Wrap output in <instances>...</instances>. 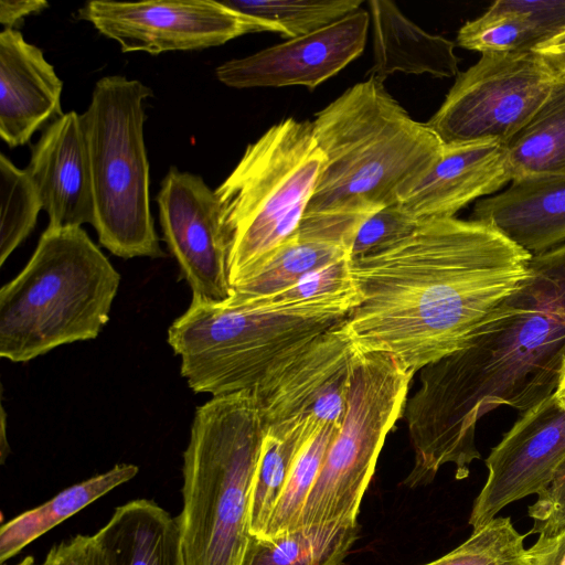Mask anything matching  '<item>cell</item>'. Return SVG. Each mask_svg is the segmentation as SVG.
<instances>
[{"label": "cell", "mask_w": 565, "mask_h": 565, "mask_svg": "<svg viewBox=\"0 0 565 565\" xmlns=\"http://www.w3.org/2000/svg\"><path fill=\"white\" fill-rule=\"evenodd\" d=\"M532 254L488 222L436 217L407 237L350 258L359 305L343 321L358 350L414 375L460 350L530 274Z\"/></svg>", "instance_id": "6da1fadb"}, {"label": "cell", "mask_w": 565, "mask_h": 565, "mask_svg": "<svg viewBox=\"0 0 565 565\" xmlns=\"http://www.w3.org/2000/svg\"><path fill=\"white\" fill-rule=\"evenodd\" d=\"M564 359L565 243L532 255L523 285L467 343L419 371L403 414L414 451L403 484L427 486L445 465L467 478L481 417L499 406L524 413L556 393Z\"/></svg>", "instance_id": "7a4b0ae2"}, {"label": "cell", "mask_w": 565, "mask_h": 565, "mask_svg": "<svg viewBox=\"0 0 565 565\" xmlns=\"http://www.w3.org/2000/svg\"><path fill=\"white\" fill-rule=\"evenodd\" d=\"M312 129L324 164L305 216L367 217L399 203L444 151L435 132L372 78L318 111Z\"/></svg>", "instance_id": "3957f363"}, {"label": "cell", "mask_w": 565, "mask_h": 565, "mask_svg": "<svg viewBox=\"0 0 565 565\" xmlns=\"http://www.w3.org/2000/svg\"><path fill=\"white\" fill-rule=\"evenodd\" d=\"M264 437L250 391L213 396L196 408L177 516L186 565L244 564L254 539L249 505Z\"/></svg>", "instance_id": "277c9868"}, {"label": "cell", "mask_w": 565, "mask_h": 565, "mask_svg": "<svg viewBox=\"0 0 565 565\" xmlns=\"http://www.w3.org/2000/svg\"><path fill=\"white\" fill-rule=\"evenodd\" d=\"M358 289L308 301L233 305L192 297L168 329L181 375L194 393L250 391L281 356L343 321Z\"/></svg>", "instance_id": "5b68a950"}, {"label": "cell", "mask_w": 565, "mask_h": 565, "mask_svg": "<svg viewBox=\"0 0 565 565\" xmlns=\"http://www.w3.org/2000/svg\"><path fill=\"white\" fill-rule=\"evenodd\" d=\"M119 282L82 227H47L24 268L0 289V356L29 362L97 338Z\"/></svg>", "instance_id": "8992f818"}, {"label": "cell", "mask_w": 565, "mask_h": 565, "mask_svg": "<svg viewBox=\"0 0 565 565\" xmlns=\"http://www.w3.org/2000/svg\"><path fill=\"white\" fill-rule=\"evenodd\" d=\"M323 164L308 120L286 118L247 146L215 190L232 287L253 277L297 234Z\"/></svg>", "instance_id": "52a82bcc"}, {"label": "cell", "mask_w": 565, "mask_h": 565, "mask_svg": "<svg viewBox=\"0 0 565 565\" xmlns=\"http://www.w3.org/2000/svg\"><path fill=\"white\" fill-rule=\"evenodd\" d=\"M151 89L121 75L100 78L81 115L87 142L94 228L111 254L163 257L149 198V162L143 139L145 100Z\"/></svg>", "instance_id": "ba28073f"}, {"label": "cell", "mask_w": 565, "mask_h": 565, "mask_svg": "<svg viewBox=\"0 0 565 565\" xmlns=\"http://www.w3.org/2000/svg\"><path fill=\"white\" fill-rule=\"evenodd\" d=\"M412 379L390 354L356 349L345 414L307 498L301 527L358 525L380 452L403 417Z\"/></svg>", "instance_id": "9c48e42d"}, {"label": "cell", "mask_w": 565, "mask_h": 565, "mask_svg": "<svg viewBox=\"0 0 565 565\" xmlns=\"http://www.w3.org/2000/svg\"><path fill=\"white\" fill-rule=\"evenodd\" d=\"M555 77L533 51L482 54L458 73L426 125L445 147L507 145L541 107Z\"/></svg>", "instance_id": "30bf717a"}, {"label": "cell", "mask_w": 565, "mask_h": 565, "mask_svg": "<svg viewBox=\"0 0 565 565\" xmlns=\"http://www.w3.org/2000/svg\"><path fill=\"white\" fill-rule=\"evenodd\" d=\"M343 321L281 356L250 390L265 434L341 425L356 352Z\"/></svg>", "instance_id": "8fae6325"}, {"label": "cell", "mask_w": 565, "mask_h": 565, "mask_svg": "<svg viewBox=\"0 0 565 565\" xmlns=\"http://www.w3.org/2000/svg\"><path fill=\"white\" fill-rule=\"evenodd\" d=\"M79 17L115 40L125 53L201 50L248 33H278L274 24L215 0H94L79 10Z\"/></svg>", "instance_id": "7c38bea8"}, {"label": "cell", "mask_w": 565, "mask_h": 565, "mask_svg": "<svg viewBox=\"0 0 565 565\" xmlns=\"http://www.w3.org/2000/svg\"><path fill=\"white\" fill-rule=\"evenodd\" d=\"M156 200L163 239L192 297L226 301L232 294L230 246L215 191L201 177L171 168Z\"/></svg>", "instance_id": "4fadbf2b"}, {"label": "cell", "mask_w": 565, "mask_h": 565, "mask_svg": "<svg viewBox=\"0 0 565 565\" xmlns=\"http://www.w3.org/2000/svg\"><path fill=\"white\" fill-rule=\"evenodd\" d=\"M486 466L488 479L469 516L472 530L508 504L543 492L565 467V408L556 393L522 413Z\"/></svg>", "instance_id": "5bb4252c"}, {"label": "cell", "mask_w": 565, "mask_h": 565, "mask_svg": "<svg viewBox=\"0 0 565 565\" xmlns=\"http://www.w3.org/2000/svg\"><path fill=\"white\" fill-rule=\"evenodd\" d=\"M370 23V13L360 9L308 35L227 61L216 67V77L233 88L315 89L362 54Z\"/></svg>", "instance_id": "9a60e30c"}, {"label": "cell", "mask_w": 565, "mask_h": 565, "mask_svg": "<svg viewBox=\"0 0 565 565\" xmlns=\"http://www.w3.org/2000/svg\"><path fill=\"white\" fill-rule=\"evenodd\" d=\"M53 228L95 222V202L87 142L81 115L54 119L32 148L25 169Z\"/></svg>", "instance_id": "2e32d148"}, {"label": "cell", "mask_w": 565, "mask_h": 565, "mask_svg": "<svg viewBox=\"0 0 565 565\" xmlns=\"http://www.w3.org/2000/svg\"><path fill=\"white\" fill-rule=\"evenodd\" d=\"M63 82L41 49L15 29L0 33V136L11 148L25 145L58 118Z\"/></svg>", "instance_id": "e0dca14e"}, {"label": "cell", "mask_w": 565, "mask_h": 565, "mask_svg": "<svg viewBox=\"0 0 565 565\" xmlns=\"http://www.w3.org/2000/svg\"><path fill=\"white\" fill-rule=\"evenodd\" d=\"M511 181L504 145L487 141L444 146L438 161L399 203L420 222L452 217Z\"/></svg>", "instance_id": "ac0fdd59"}, {"label": "cell", "mask_w": 565, "mask_h": 565, "mask_svg": "<svg viewBox=\"0 0 565 565\" xmlns=\"http://www.w3.org/2000/svg\"><path fill=\"white\" fill-rule=\"evenodd\" d=\"M471 218L492 224L532 255L557 247L565 243V174L513 180L477 201Z\"/></svg>", "instance_id": "d6986e66"}, {"label": "cell", "mask_w": 565, "mask_h": 565, "mask_svg": "<svg viewBox=\"0 0 565 565\" xmlns=\"http://www.w3.org/2000/svg\"><path fill=\"white\" fill-rule=\"evenodd\" d=\"M373 64L366 78L384 81L392 74H429L438 78L459 73L455 43L426 32L388 0H371Z\"/></svg>", "instance_id": "ffe728a7"}, {"label": "cell", "mask_w": 565, "mask_h": 565, "mask_svg": "<svg viewBox=\"0 0 565 565\" xmlns=\"http://www.w3.org/2000/svg\"><path fill=\"white\" fill-rule=\"evenodd\" d=\"M100 529L125 565H186L178 519L152 500L117 507Z\"/></svg>", "instance_id": "44dd1931"}, {"label": "cell", "mask_w": 565, "mask_h": 565, "mask_svg": "<svg viewBox=\"0 0 565 565\" xmlns=\"http://www.w3.org/2000/svg\"><path fill=\"white\" fill-rule=\"evenodd\" d=\"M138 471L136 465L118 463L106 472L65 488L41 505L3 523L0 527L1 564L60 523L134 479Z\"/></svg>", "instance_id": "7402d4cb"}, {"label": "cell", "mask_w": 565, "mask_h": 565, "mask_svg": "<svg viewBox=\"0 0 565 565\" xmlns=\"http://www.w3.org/2000/svg\"><path fill=\"white\" fill-rule=\"evenodd\" d=\"M504 148L512 181L565 174V75L555 77L541 107Z\"/></svg>", "instance_id": "603a6c76"}, {"label": "cell", "mask_w": 565, "mask_h": 565, "mask_svg": "<svg viewBox=\"0 0 565 565\" xmlns=\"http://www.w3.org/2000/svg\"><path fill=\"white\" fill-rule=\"evenodd\" d=\"M348 257L349 252L340 245L296 234L253 277L232 287L226 302L263 300L289 288L305 275Z\"/></svg>", "instance_id": "cb8c5ba5"}, {"label": "cell", "mask_w": 565, "mask_h": 565, "mask_svg": "<svg viewBox=\"0 0 565 565\" xmlns=\"http://www.w3.org/2000/svg\"><path fill=\"white\" fill-rule=\"evenodd\" d=\"M358 536L359 524L301 527L270 540L254 537L243 565H343Z\"/></svg>", "instance_id": "d4e9b609"}, {"label": "cell", "mask_w": 565, "mask_h": 565, "mask_svg": "<svg viewBox=\"0 0 565 565\" xmlns=\"http://www.w3.org/2000/svg\"><path fill=\"white\" fill-rule=\"evenodd\" d=\"M316 434L308 431H296L286 436L265 434L249 505V530L254 537L265 539L291 468L306 444Z\"/></svg>", "instance_id": "484cf974"}, {"label": "cell", "mask_w": 565, "mask_h": 565, "mask_svg": "<svg viewBox=\"0 0 565 565\" xmlns=\"http://www.w3.org/2000/svg\"><path fill=\"white\" fill-rule=\"evenodd\" d=\"M224 6L274 24L289 39L323 29L360 10L362 0H220Z\"/></svg>", "instance_id": "4316f807"}, {"label": "cell", "mask_w": 565, "mask_h": 565, "mask_svg": "<svg viewBox=\"0 0 565 565\" xmlns=\"http://www.w3.org/2000/svg\"><path fill=\"white\" fill-rule=\"evenodd\" d=\"M339 427L328 425L306 444L291 468L263 540L275 539L301 529L307 498Z\"/></svg>", "instance_id": "83f0119b"}, {"label": "cell", "mask_w": 565, "mask_h": 565, "mask_svg": "<svg viewBox=\"0 0 565 565\" xmlns=\"http://www.w3.org/2000/svg\"><path fill=\"white\" fill-rule=\"evenodd\" d=\"M0 265L29 236L42 210L39 193L26 170L0 156Z\"/></svg>", "instance_id": "f1b7e54d"}, {"label": "cell", "mask_w": 565, "mask_h": 565, "mask_svg": "<svg viewBox=\"0 0 565 565\" xmlns=\"http://www.w3.org/2000/svg\"><path fill=\"white\" fill-rule=\"evenodd\" d=\"M457 44L481 55L512 54L533 51L537 40L526 20L504 0H498L460 28Z\"/></svg>", "instance_id": "f546056e"}, {"label": "cell", "mask_w": 565, "mask_h": 565, "mask_svg": "<svg viewBox=\"0 0 565 565\" xmlns=\"http://www.w3.org/2000/svg\"><path fill=\"white\" fill-rule=\"evenodd\" d=\"M423 565H531L524 536L509 516H495L459 546Z\"/></svg>", "instance_id": "4dcf8cb0"}, {"label": "cell", "mask_w": 565, "mask_h": 565, "mask_svg": "<svg viewBox=\"0 0 565 565\" xmlns=\"http://www.w3.org/2000/svg\"><path fill=\"white\" fill-rule=\"evenodd\" d=\"M420 223L401 203L385 206L360 225L350 248V258L380 252L411 235Z\"/></svg>", "instance_id": "1f68e13d"}, {"label": "cell", "mask_w": 565, "mask_h": 565, "mask_svg": "<svg viewBox=\"0 0 565 565\" xmlns=\"http://www.w3.org/2000/svg\"><path fill=\"white\" fill-rule=\"evenodd\" d=\"M355 288L350 273V257H348L305 275L296 284L278 294L248 303L276 305L308 301Z\"/></svg>", "instance_id": "d6a6232c"}, {"label": "cell", "mask_w": 565, "mask_h": 565, "mask_svg": "<svg viewBox=\"0 0 565 565\" xmlns=\"http://www.w3.org/2000/svg\"><path fill=\"white\" fill-rule=\"evenodd\" d=\"M44 565H125L113 542L98 530L94 534H77L47 552Z\"/></svg>", "instance_id": "836d02e7"}, {"label": "cell", "mask_w": 565, "mask_h": 565, "mask_svg": "<svg viewBox=\"0 0 565 565\" xmlns=\"http://www.w3.org/2000/svg\"><path fill=\"white\" fill-rule=\"evenodd\" d=\"M504 1L526 20L535 34L537 45L565 32V0Z\"/></svg>", "instance_id": "e575fe53"}, {"label": "cell", "mask_w": 565, "mask_h": 565, "mask_svg": "<svg viewBox=\"0 0 565 565\" xmlns=\"http://www.w3.org/2000/svg\"><path fill=\"white\" fill-rule=\"evenodd\" d=\"M529 508L534 520L531 534L555 535L565 531V467Z\"/></svg>", "instance_id": "d590c367"}, {"label": "cell", "mask_w": 565, "mask_h": 565, "mask_svg": "<svg viewBox=\"0 0 565 565\" xmlns=\"http://www.w3.org/2000/svg\"><path fill=\"white\" fill-rule=\"evenodd\" d=\"M527 553L531 565H565V531L555 535H539Z\"/></svg>", "instance_id": "8d00e7d4"}, {"label": "cell", "mask_w": 565, "mask_h": 565, "mask_svg": "<svg viewBox=\"0 0 565 565\" xmlns=\"http://www.w3.org/2000/svg\"><path fill=\"white\" fill-rule=\"evenodd\" d=\"M47 7L49 3L43 0H1L0 22L3 29H13L25 17L39 13Z\"/></svg>", "instance_id": "74e56055"}, {"label": "cell", "mask_w": 565, "mask_h": 565, "mask_svg": "<svg viewBox=\"0 0 565 565\" xmlns=\"http://www.w3.org/2000/svg\"><path fill=\"white\" fill-rule=\"evenodd\" d=\"M533 52L555 76L565 75V32L539 44Z\"/></svg>", "instance_id": "f35d334b"}, {"label": "cell", "mask_w": 565, "mask_h": 565, "mask_svg": "<svg viewBox=\"0 0 565 565\" xmlns=\"http://www.w3.org/2000/svg\"><path fill=\"white\" fill-rule=\"evenodd\" d=\"M10 452L9 443L6 436V412L4 408L1 407V438H0V458L1 463H4L6 458Z\"/></svg>", "instance_id": "ab89813d"}, {"label": "cell", "mask_w": 565, "mask_h": 565, "mask_svg": "<svg viewBox=\"0 0 565 565\" xmlns=\"http://www.w3.org/2000/svg\"><path fill=\"white\" fill-rule=\"evenodd\" d=\"M556 394H557V395H563V394H565V359H564V362H563L562 372H561V379H559V384H558V387H557Z\"/></svg>", "instance_id": "60d3db41"}, {"label": "cell", "mask_w": 565, "mask_h": 565, "mask_svg": "<svg viewBox=\"0 0 565 565\" xmlns=\"http://www.w3.org/2000/svg\"><path fill=\"white\" fill-rule=\"evenodd\" d=\"M15 565H44V564L43 563L38 564L32 556H26L23 559H21L19 563H17Z\"/></svg>", "instance_id": "b9f144b4"}, {"label": "cell", "mask_w": 565, "mask_h": 565, "mask_svg": "<svg viewBox=\"0 0 565 565\" xmlns=\"http://www.w3.org/2000/svg\"><path fill=\"white\" fill-rule=\"evenodd\" d=\"M557 395V394H556ZM558 399L561 401L562 405L564 406L565 408V394L563 395H557Z\"/></svg>", "instance_id": "7bdbcfd3"}]
</instances>
